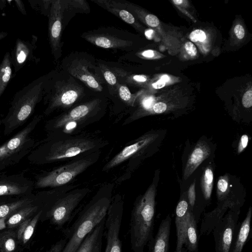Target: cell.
<instances>
[{
    "label": "cell",
    "mask_w": 252,
    "mask_h": 252,
    "mask_svg": "<svg viewBox=\"0 0 252 252\" xmlns=\"http://www.w3.org/2000/svg\"><path fill=\"white\" fill-rule=\"evenodd\" d=\"M85 86L67 72L54 70L46 75L43 89L44 114L48 115L58 108L72 106L86 95Z\"/></svg>",
    "instance_id": "cell-1"
},
{
    "label": "cell",
    "mask_w": 252,
    "mask_h": 252,
    "mask_svg": "<svg viewBox=\"0 0 252 252\" xmlns=\"http://www.w3.org/2000/svg\"><path fill=\"white\" fill-rule=\"evenodd\" d=\"M156 194V187L152 184L134 204L129 223L130 242L133 252H143L154 238Z\"/></svg>",
    "instance_id": "cell-2"
},
{
    "label": "cell",
    "mask_w": 252,
    "mask_h": 252,
    "mask_svg": "<svg viewBox=\"0 0 252 252\" xmlns=\"http://www.w3.org/2000/svg\"><path fill=\"white\" fill-rule=\"evenodd\" d=\"M46 75L35 80L17 92L5 117L1 120L3 133L8 135L24 124L42 99Z\"/></svg>",
    "instance_id": "cell-3"
},
{
    "label": "cell",
    "mask_w": 252,
    "mask_h": 252,
    "mask_svg": "<svg viewBox=\"0 0 252 252\" xmlns=\"http://www.w3.org/2000/svg\"><path fill=\"white\" fill-rule=\"evenodd\" d=\"M110 205L107 197L91 201L73 224L63 231L67 242L62 252H76L86 236L105 219Z\"/></svg>",
    "instance_id": "cell-4"
},
{
    "label": "cell",
    "mask_w": 252,
    "mask_h": 252,
    "mask_svg": "<svg viewBox=\"0 0 252 252\" xmlns=\"http://www.w3.org/2000/svg\"><path fill=\"white\" fill-rule=\"evenodd\" d=\"M94 146V142L85 139L39 142L28 156V159L32 164H45L75 157Z\"/></svg>",
    "instance_id": "cell-5"
},
{
    "label": "cell",
    "mask_w": 252,
    "mask_h": 252,
    "mask_svg": "<svg viewBox=\"0 0 252 252\" xmlns=\"http://www.w3.org/2000/svg\"><path fill=\"white\" fill-rule=\"evenodd\" d=\"M62 69L83 83L95 92H102L105 81L100 68L91 55L83 52H72L64 58Z\"/></svg>",
    "instance_id": "cell-6"
},
{
    "label": "cell",
    "mask_w": 252,
    "mask_h": 252,
    "mask_svg": "<svg viewBox=\"0 0 252 252\" xmlns=\"http://www.w3.org/2000/svg\"><path fill=\"white\" fill-rule=\"evenodd\" d=\"M41 119V115L34 116L24 128L0 145V173L19 163L37 145L32 133Z\"/></svg>",
    "instance_id": "cell-7"
},
{
    "label": "cell",
    "mask_w": 252,
    "mask_h": 252,
    "mask_svg": "<svg viewBox=\"0 0 252 252\" xmlns=\"http://www.w3.org/2000/svg\"><path fill=\"white\" fill-rule=\"evenodd\" d=\"M81 37L90 43L105 49L129 51L133 41L129 32L114 27H101L83 32Z\"/></svg>",
    "instance_id": "cell-8"
},
{
    "label": "cell",
    "mask_w": 252,
    "mask_h": 252,
    "mask_svg": "<svg viewBox=\"0 0 252 252\" xmlns=\"http://www.w3.org/2000/svg\"><path fill=\"white\" fill-rule=\"evenodd\" d=\"M92 163V159H81L38 175L33 181L34 188H53L64 185L86 170Z\"/></svg>",
    "instance_id": "cell-9"
},
{
    "label": "cell",
    "mask_w": 252,
    "mask_h": 252,
    "mask_svg": "<svg viewBox=\"0 0 252 252\" xmlns=\"http://www.w3.org/2000/svg\"><path fill=\"white\" fill-rule=\"evenodd\" d=\"M88 190L73 191L60 198H51L46 203L49 206L45 216L52 224L61 228L68 221L72 213L85 197Z\"/></svg>",
    "instance_id": "cell-10"
},
{
    "label": "cell",
    "mask_w": 252,
    "mask_h": 252,
    "mask_svg": "<svg viewBox=\"0 0 252 252\" xmlns=\"http://www.w3.org/2000/svg\"><path fill=\"white\" fill-rule=\"evenodd\" d=\"M240 210H229L214 227L216 252H229L239 225Z\"/></svg>",
    "instance_id": "cell-11"
},
{
    "label": "cell",
    "mask_w": 252,
    "mask_h": 252,
    "mask_svg": "<svg viewBox=\"0 0 252 252\" xmlns=\"http://www.w3.org/2000/svg\"><path fill=\"white\" fill-rule=\"evenodd\" d=\"M123 214V202L120 200L110 205L104 223L106 245L104 252H122L120 231Z\"/></svg>",
    "instance_id": "cell-12"
},
{
    "label": "cell",
    "mask_w": 252,
    "mask_h": 252,
    "mask_svg": "<svg viewBox=\"0 0 252 252\" xmlns=\"http://www.w3.org/2000/svg\"><path fill=\"white\" fill-rule=\"evenodd\" d=\"M48 17V37L52 54L56 61L62 54L63 0H52Z\"/></svg>",
    "instance_id": "cell-13"
},
{
    "label": "cell",
    "mask_w": 252,
    "mask_h": 252,
    "mask_svg": "<svg viewBox=\"0 0 252 252\" xmlns=\"http://www.w3.org/2000/svg\"><path fill=\"white\" fill-rule=\"evenodd\" d=\"M34 182L23 174L0 173V199L22 197L32 194Z\"/></svg>",
    "instance_id": "cell-14"
},
{
    "label": "cell",
    "mask_w": 252,
    "mask_h": 252,
    "mask_svg": "<svg viewBox=\"0 0 252 252\" xmlns=\"http://www.w3.org/2000/svg\"><path fill=\"white\" fill-rule=\"evenodd\" d=\"M102 101L100 98H95L77 105L57 119L47 123L46 128L48 130H55L63 127L68 123L82 119L96 110Z\"/></svg>",
    "instance_id": "cell-15"
},
{
    "label": "cell",
    "mask_w": 252,
    "mask_h": 252,
    "mask_svg": "<svg viewBox=\"0 0 252 252\" xmlns=\"http://www.w3.org/2000/svg\"><path fill=\"white\" fill-rule=\"evenodd\" d=\"M190 210L187 197L183 194L175 210V225L177 234L175 252H187L185 246L188 220Z\"/></svg>",
    "instance_id": "cell-16"
},
{
    "label": "cell",
    "mask_w": 252,
    "mask_h": 252,
    "mask_svg": "<svg viewBox=\"0 0 252 252\" xmlns=\"http://www.w3.org/2000/svg\"><path fill=\"white\" fill-rule=\"evenodd\" d=\"M158 136V132H153L140 137L135 143L125 147L117 154L106 164L104 167V169L105 170H109L126 160L154 143Z\"/></svg>",
    "instance_id": "cell-17"
},
{
    "label": "cell",
    "mask_w": 252,
    "mask_h": 252,
    "mask_svg": "<svg viewBox=\"0 0 252 252\" xmlns=\"http://www.w3.org/2000/svg\"><path fill=\"white\" fill-rule=\"evenodd\" d=\"M171 225V219L168 215L161 220L155 237L148 244L149 252H168Z\"/></svg>",
    "instance_id": "cell-18"
},
{
    "label": "cell",
    "mask_w": 252,
    "mask_h": 252,
    "mask_svg": "<svg viewBox=\"0 0 252 252\" xmlns=\"http://www.w3.org/2000/svg\"><path fill=\"white\" fill-rule=\"evenodd\" d=\"M211 148L204 141H199L194 147L188 159L184 171V179L187 180L211 154Z\"/></svg>",
    "instance_id": "cell-19"
},
{
    "label": "cell",
    "mask_w": 252,
    "mask_h": 252,
    "mask_svg": "<svg viewBox=\"0 0 252 252\" xmlns=\"http://www.w3.org/2000/svg\"><path fill=\"white\" fill-rule=\"evenodd\" d=\"M127 24L137 28L136 19L126 8L122 0H91Z\"/></svg>",
    "instance_id": "cell-20"
},
{
    "label": "cell",
    "mask_w": 252,
    "mask_h": 252,
    "mask_svg": "<svg viewBox=\"0 0 252 252\" xmlns=\"http://www.w3.org/2000/svg\"><path fill=\"white\" fill-rule=\"evenodd\" d=\"M36 41V36L32 43L21 39H17L14 49L15 55L13 59L11 58L12 64L14 66L15 72H17L30 58H32Z\"/></svg>",
    "instance_id": "cell-21"
},
{
    "label": "cell",
    "mask_w": 252,
    "mask_h": 252,
    "mask_svg": "<svg viewBox=\"0 0 252 252\" xmlns=\"http://www.w3.org/2000/svg\"><path fill=\"white\" fill-rule=\"evenodd\" d=\"M252 217V208L250 206L246 217L239 225L229 252H242L249 237Z\"/></svg>",
    "instance_id": "cell-22"
},
{
    "label": "cell",
    "mask_w": 252,
    "mask_h": 252,
    "mask_svg": "<svg viewBox=\"0 0 252 252\" xmlns=\"http://www.w3.org/2000/svg\"><path fill=\"white\" fill-rule=\"evenodd\" d=\"M39 209L40 206L35 195V198L32 202L17 210L8 217L6 221L7 227L12 228L19 226L39 211Z\"/></svg>",
    "instance_id": "cell-23"
},
{
    "label": "cell",
    "mask_w": 252,
    "mask_h": 252,
    "mask_svg": "<svg viewBox=\"0 0 252 252\" xmlns=\"http://www.w3.org/2000/svg\"><path fill=\"white\" fill-rule=\"evenodd\" d=\"M63 29L76 13H89L90 11V6L85 0H63Z\"/></svg>",
    "instance_id": "cell-24"
},
{
    "label": "cell",
    "mask_w": 252,
    "mask_h": 252,
    "mask_svg": "<svg viewBox=\"0 0 252 252\" xmlns=\"http://www.w3.org/2000/svg\"><path fill=\"white\" fill-rule=\"evenodd\" d=\"M35 195H30L16 197L11 201L0 203V219L8 218L13 213L32 202Z\"/></svg>",
    "instance_id": "cell-25"
},
{
    "label": "cell",
    "mask_w": 252,
    "mask_h": 252,
    "mask_svg": "<svg viewBox=\"0 0 252 252\" xmlns=\"http://www.w3.org/2000/svg\"><path fill=\"white\" fill-rule=\"evenodd\" d=\"M197 224L193 214L190 212L187 222L185 242V249L187 252H199Z\"/></svg>",
    "instance_id": "cell-26"
},
{
    "label": "cell",
    "mask_w": 252,
    "mask_h": 252,
    "mask_svg": "<svg viewBox=\"0 0 252 252\" xmlns=\"http://www.w3.org/2000/svg\"><path fill=\"white\" fill-rule=\"evenodd\" d=\"M42 212V210L40 209L32 219L29 218L19 225L17 237L23 244L27 243L32 236Z\"/></svg>",
    "instance_id": "cell-27"
},
{
    "label": "cell",
    "mask_w": 252,
    "mask_h": 252,
    "mask_svg": "<svg viewBox=\"0 0 252 252\" xmlns=\"http://www.w3.org/2000/svg\"><path fill=\"white\" fill-rule=\"evenodd\" d=\"M105 220V219H103L86 236L76 252H91L98 239L103 236Z\"/></svg>",
    "instance_id": "cell-28"
},
{
    "label": "cell",
    "mask_w": 252,
    "mask_h": 252,
    "mask_svg": "<svg viewBox=\"0 0 252 252\" xmlns=\"http://www.w3.org/2000/svg\"><path fill=\"white\" fill-rule=\"evenodd\" d=\"M11 60L6 52L0 63V97L5 91L12 76Z\"/></svg>",
    "instance_id": "cell-29"
},
{
    "label": "cell",
    "mask_w": 252,
    "mask_h": 252,
    "mask_svg": "<svg viewBox=\"0 0 252 252\" xmlns=\"http://www.w3.org/2000/svg\"><path fill=\"white\" fill-rule=\"evenodd\" d=\"M213 182V171L210 166H208L203 171L201 182L203 197L206 201H209L211 198Z\"/></svg>",
    "instance_id": "cell-30"
},
{
    "label": "cell",
    "mask_w": 252,
    "mask_h": 252,
    "mask_svg": "<svg viewBox=\"0 0 252 252\" xmlns=\"http://www.w3.org/2000/svg\"><path fill=\"white\" fill-rule=\"evenodd\" d=\"M15 234L13 231H5L0 234L1 252H14L16 248Z\"/></svg>",
    "instance_id": "cell-31"
},
{
    "label": "cell",
    "mask_w": 252,
    "mask_h": 252,
    "mask_svg": "<svg viewBox=\"0 0 252 252\" xmlns=\"http://www.w3.org/2000/svg\"><path fill=\"white\" fill-rule=\"evenodd\" d=\"M98 65L106 83L112 88V91H117L119 81L116 74L106 65L100 63Z\"/></svg>",
    "instance_id": "cell-32"
},
{
    "label": "cell",
    "mask_w": 252,
    "mask_h": 252,
    "mask_svg": "<svg viewBox=\"0 0 252 252\" xmlns=\"http://www.w3.org/2000/svg\"><path fill=\"white\" fill-rule=\"evenodd\" d=\"M121 99L128 105H132L134 102L133 95L129 88L125 85L119 82L117 91Z\"/></svg>",
    "instance_id": "cell-33"
},
{
    "label": "cell",
    "mask_w": 252,
    "mask_h": 252,
    "mask_svg": "<svg viewBox=\"0 0 252 252\" xmlns=\"http://www.w3.org/2000/svg\"><path fill=\"white\" fill-rule=\"evenodd\" d=\"M195 184L194 181L189 186L187 194V198L189 205L190 210L191 213L194 208L196 201Z\"/></svg>",
    "instance_id": "cell-34"
},
{
    "label": "cell",
    "mask_w": 252,
    "mask_h": 252,
    "mask_svg": "<svg viewBox=\"0 0 252 252\" xmlns=\"http://www.w3.org/2000/svg\"><path fill=\"white\" fill-rule=\"evenodd\" d=\"M206 37L204 32L200 30H195L189 35V38L193 42L203 41L206 39Z\"/></svg>",
    "instance_id": "cell-35"
},
{
    "label": "cell",
    "mask_w": 252,
    "mask_h": 252,
    "mask_svg": "<svg viewBox=\"0 0 252 252\" xmlns=\"http://www.w3.org/2000/svg\"><path fill=\"white\" fill-rule=\"evenodd\" d=\"M167 108V104L163 102H154L149 110H152L156 114H161L165 112Z\"/></svg>",
    "instance_id": "cell-36"
},
{
    "label": "cell",
    "mask_w": 252,
    "mask_h": 252,
    "mask_svg": "<svg viewBox=\"0 0 252 252\" xmlns=\"http://www.w3.org/2000/svg\"><path fill=\"white\" fill-rule=\"evenodd\" d=\"M66 242L65 238L59 240L51 247L48 252H62Z\"/></svg>",
    "instance_id": "cell-37"
},
{
    "label": "cell",
    "mask_w": 252,
    "mask_h": 252,
    "mask_svg": "<svg viewBox=\"0 0 252 252\" xmlns=\"http://www.w3.org/2000/svg\"><path fill=\"white\" fill-rule=\"evenodd\" d=\"M144 19L146 24L151 27H156L159 24L158 19L153 14H149L146 15Z\"/></svg>",
    "instance_id": "cell-38"
},
{
    "label": "cell",
    "mask_w": 252,
    "mask_h": 252,
    "mask_svg": "<svg viewBox=\"0 0 252 252\" xmlns=\"http://www.w3.org/2000/svg\"><path fill=\"white\" fill-rule=\"evenodd\" d=\"M243 105L246 108H250L252 105V91H247L242 98Z\"/></svg>",
    "instance_id": "cell-39"
},
{
    "label": "cell",
    "mask_w": 252,
    "mask_h": 252,
    "mask_svg": "<svg viewBox=\"0 0 252 252\" xmlns=\"http://www.w3.org/2000/svg\"><path fill=\"white\" fill-rule=\"evenodd\" d=\"M249 142V137L247 134L243 135L240 139L237 152L240 154L242 153L247 147Z\"/></svg>",
    "instance_id": "cell-40"
},
{
    "label": "cell",
    "mask_w": 252,
    "mask_h": 252,
    "mask_svg": "<svg viewBox=\"0 0 252 252\" xmlns=\"http://www.w3.org/2000/svg\"><path fill=\"white\" fill-rule=\"evenodd\" d=\"M185 49L190 56H195L197 54V50L195 45L190 42H187L185 45Z\"/></svg>",
    "instance_id": "cell-41"
},
{
    "label": "cell",
    "mask_w": 252,
    "mask_h": 252,
    "mask_svg": "<svg viewBox=\"0 0 252 252\" xmlns=\"http://www.w3.org/2000/svg\"><path fill=\"white\" fill-rule=\"evenodd\" d=\"M155 100L154 97L149 96L145 98L142 102V105L144 109L149 110L154 104Z\"/></svg>",
    "instance_id": "cell-42"
},
{
    "label": "cell",
    "mask_w": 252,
    "mask_h": 252,
    "mask_svg": "<svg viewBox=\"0 0 252 252\" xmlns=\"http://www.w3.org/2000/svg\"><path fill=\"white\" fill-rule=\"evenodd\" d=\"M234 32L237 37V38L239 39H242L245 35V31L241 25L238 24L235 26L234 29Z\"/></svg>",
    "instance_id": "cell-43"
},
{
    "label": "cell",
    "mask_w": 252,
    "mask_h": 252,
    "mask_svg": "<svg viewBox=\"0 0 252 252\" xmlns=\"http://www.w3.org/2000/svg\"><path fill=\"white\" fill-rule=\"evenodd\" d=\"M102 237H100L95 245L94 246L91 252H101L102 249Z\"/></svg>",
    "instance_id": "cell-44"
},
{
    "label": "cell",
    "mask_w": 252,
    "mask_h": 252,
    "mask_svg": "<svg viewBox=\"0 0 252 252\" xmlns=\"http://www.w3.org/2000/svg\"><path fill=\"white\" fill-rule=\"evenodd\" d=\"M166 83L161 79L157 82L152 84V87L156 89H159L163 88L165 85Z\"/></svg>",
    "instance_id": "cell-45"
},
{
    "label": "cell",
    "mask_w": 252,
    "mask_h": 252,
    "mask_svg": "<svg viewBox=\"0 0 252 252\" xmlns=\"http://www.w3.org/2000/svg\"><path fill=\"white\" fill-rule=\"evenodd\" d=\"M142 55L146 58H152L155 55L154 51L152 50H145L142 53Z\"/></svg>",
    "instance_id": "cell-46"
},
{
    "label": "cell",
    "mask_w": 252,
    "mask_h": 252,
    "mask_svg": "<svg viewBox=\"0 0 252 252\" xmlns=\"http://www.w3.org/2000/svg\"><path fill=\"white\" fill-rule=\"evenodd\" d=\"M17 7H18L19 10L24 14H26V11L24 6V4L22 1L21 0H16L15 1Z\"/></svg>",
    "instance_id": "cell-47"
},
{
    "label": "cell",
    "mask_w": 252,
    "mask_h": 252,
    "mask_svg": "<svg viewBox=\"0 0 252 252\" xmlns=\"http://www.w3.org/2000/svg\"><path fill=\"white\" fill-rule=\"evenodd\" d=\"M154 33V31L152 30H149L145 32V34L146 36L149 39L152 37Z\"/></svg>",
    "instance_id": "cell-48"
},
{
    "label": "cell",
    "mask_w": 252,
    "mask_h": 252,
    "mask_svg": "<svg viewBox=\"0 0 252 252\" xmlns=\"http://www.w3.org/2000/svg\"><path fill=\"white\" fill-rule=\"evenodd\" d=\"M160 79L162 80L164 82L166 83L170 80V78L167 75H163L160 77Z\"/></svg>",
    "instance_id": "cell-49"
},
{
    "label": "cell",
    "mask_w": 252,
    "mask_h": 252,
    "mask_svg": "<svg viewBox=\"0 0 252 252\" xmlns=\"http://www.w3.org/2000/svg\"><path fill=\"white\" fill-rule=\"evenodd\" d=\"M7 35V33L5 32H0V40L4 38Z\"/></svg>",
    "instance_id": "cell-50"
},
{
    "label": "cell",
    "mask_w": 252,
    "mask_h": 252,
    "mask_svg": "<svg viewBox=\"0 0 252 252\" xmlns=\"http://www.w3.org/2000/svg\"><path fill=\"white\" fill-rule=\"evenodd\" d=\"M173 2L176 4L179 5L181 4L183 1L182 0H173Z\"/></svg>",
    "instance_id": "cell-51"
},
{
    "label": "cell",
    "mask_w": 252,
    "mask_h": 252,
    "mask_svg": "<svg viewBox=\"0 0 252 252\" xmlns=\"http://www.w3.org/2000/svg\"><path fill=\"white\" fill-rule=\"evenodd\" d=\"M1 202H2V201H0V203H1Z\"/></svg>",
    "instance_id": "cell-52"
}]
</instances>
